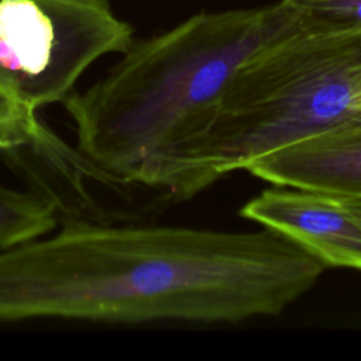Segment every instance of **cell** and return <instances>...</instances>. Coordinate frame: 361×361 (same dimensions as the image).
<instances>
[{
    "label": "cell",
    "mask_w": 361,
    "mask_h": 361,
    "mask_svg": "<svg viewBox=\"0 0 361 361\" xmlns=\"http://www.w3.org/2000/svg\"><path fill=\"white\" fill-rule=\"evenodd\" d=\"M350 121H361V31L298 32L251 58L207 126L147 161L131 185L188 200L276 148Z\"/></svg>",
    "instance_id": "3957f363"
},
{
    "label": "cell",
    "mask_w": 361,
    "mask_h": 361,
    "mask_svg": "<svg viewBox=\"0 0 361 361\" xmlns=\"http://www.w3.org/2000/svg\"><path fill=\"white\" fill-rule=\"evenodd\" d=\"M324 268L269 228L73 220L0 251V322L237 323L279 314Z\"/></svg>",
    "instance_id": "6da1fadb"
},
{
    "label": "cell",
    "mask_w": 361,
    "mask_h": 361,
    "mask_svg": "<svg viewBox=\"0 0 361 361\" xmlns=\"http://www.w3.org/2000/svg\"><path fill=\"white\" fill-rule=\"evenodd\" d=\"M298 32L295 16L279 0L199 13L133 42L102 79L62 103L90 176L130 186L147 161L207 126L251 58Z\"/></svg>",
    "instance_id": "7a4b0ae2"
},
{
    "label": "cell",
    "mask_w": 361,
    "mask_h": 361,
    "mask_svg": "<svg viewBox=\"0 0 361 361\" xmlns=\"http://www.w3.org/2000/svg\"><path fill=\"white\" fill-rule=\"evenodd\" d=\"M295 16L298 28L309 35L361 31V0H281Z\"/></svg>",
    "instance_id": "ba28073f"
},
{
    "label": "cell",
    "mask_w": 361,
    "mask_h": 361,
    "mask_svg": "<svg viewBox=\"0 0 361 361\" xmlns=\"http://www.w3.org/2000/svg\"><path fill=\"white\" fill-rule=\"evenodd\" d=\"M338 199H341L355 214H358L361 217V200H358V199H345V197H338Z\"/></svg>",
    "instance_id": "9c48e42d"
},
{
    "label": "cell",
    "mask_w": 361,
    "mask_h": 361,
    "mask_svg": "<svg viewBox=\"0 0 361 361\" xmlns=\"http://www.w3.org/2000/svg\"><path fill=\"white\" fill-rule=\"evenodd\" d=\"M56 223L58 206L51 197L0 183V251L44 237Z\"/></svg>",
    "instance_id": "52a82bcc"
},
{
    "label": "cell",
    "mask_w": 361,
    "mask_h": 361,
    "mask_svg": "<svg viewBox=\"0 0 361 361\" xmlns=\"http://www.w3.org/2000/svg\"><path fill=\"white\" fill-rule=\"evenodd\" d=\"M133 42L107 0H0V152L38 142V110L63 103L93 62Z\"/></svg>",
    "instance_id": "277c9868"
},
{
    "label": "cell",
    "mask_w": 361,
    "mask_h": 361,
    "mask_svg": "<svg viewBox=\"0 0 361 361\" xmlns=\"http://www.w3.org/2000/svg\"><path fill=\"white\" fill-rule=\"evenodd\" d=\"M241 216L279 233L324 267L361 271V217L341 199L307 189H267Z\"/></svg>",
    "instance_id": "5b68a950"
},
{
    "label": "cell",
    "mask_w": 361,
    "mask_h": 361,
    "mask_svg": "<svg viewBox=\"0 0 361 361\" xmlns=\"http://www.w3.org/2000/svg\"><path fill=\"white\" fill-rule=\"evenodd\" d=\"M245 171L282 188L361 200V121H350L276 148Z\"/></svg>",
    "instance_id": "8992f818"
}]
</instances>
